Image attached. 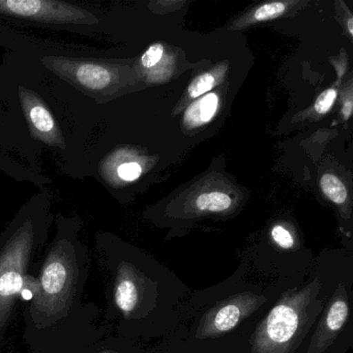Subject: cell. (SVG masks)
Masks as SVG:
<instances>
[{
  "label": "cell",
  "instance_id": "6da1fadb",
  "mask_svg": "<svg viewBox=\"0 0 353 353\" xmlns=\"http://www.w3.org/2000/svg\"><path fill=\"white\" fill-rule=\"evenodd\" d=\"M90 270L92 258L76 233L61 231L30 279L19 353H86L102 340L98 307L84 299Z\"/></svg>",
  "mask_w": 353,
  "mask_h": 353
},
{
  "label": "cell",
  "instance_id": "7a4b0ae2",
  "mask_svg": "<svg viewBox=\"0 0 353 353\" xmlns=\"http://www.w3.org/2000/svg\"><path fill=\"white\" fill-rule=\"evenodd\" d=\"M40 243L32 219H26L0 241V350L26 289Z\"/></svg>",
  "mask_w": 353,
  "mask_h": 353
},
{
  "label": "cell",
  "instance_id": "3957f363",
  "mask_svg": "<svg viewBox=\"0 0 353 353\" xmlns=\"http://www.w3.org/2000/svg\"><path fill=\"white\" fill-rule=\"evenodd\" d=\"M312 287L288 295L268 314L255 334L254 352L289 353L313 322Z\"/></svg>",
  "mask_w": 353,
  "mask_h": 353
},
{
  "label": "cell",
  "instance_id": "277c9868",
  "mask_svg": "<svg viewBox=\"0 0 353 353\" xmlns=\"http://www.w3.org/2000/svg\"><path fill=\"white\" fill-rule=\"evenodd\" d=\"M42 63L59 77L96 100L100 94L109 92L115 82L112 68L100 61L47 57Z\"/></svg>",
  "mask_w": 353,
  "mask_h": 353
},
{
  "label": "cell",
  "instance_id": "5b68a950",
  "mask_svg": "<svg viewBox=\"0 0 353 353\" xmlns=\"http://www.w3.org/2000/svg\"><path fill=\"white\" fill-rule=\"evenodd\" d=\"M0 14L53 24H86L99 22L82 8L53 0H0Z\"/></svg>",
  "mask_w": 353,
  "mask_h": 353
},
{
  "label": "cell",
  "instance_id": "8992f818",
  "mask_svg": "<svg viewBox=\"0 0 353 353\" xmlns=\"http://www.w3.org/2000/svg\"><path fill=\"white\" fill-rule=\"evenodd\" d=\"M19 99L32 137L48 145L65 150L61 130L42 99L22 86L19 88Z\"/></svg>",
  "mask_w": 353,
  "mask_h": 353
},
{
  "label": "cell",
  "instance_id": "52a82bcc",
  "mask_svg": "<svg viewBox=\"0 0 353 353\" xmlns=\"http://www.w3.org/2000/svg\"><path fill=\"white\" fill-rule=\"evenodd\" d=\"M260 303L252 295L234 297L228 303L219 305L203 318L204 325H200L199 334L206 338L232 330L239 324V320L250 315Z\"/></svg>",
  "mask_w": 353,
  "mask_h": 353
},
{
  "label": "cell",
  "instance_id": "ba28073f",
  "mask_svg": "<svg viewBox=\"0 0 353 353\" xmlns=\"http://www.w3.org/2000/svg\"><path fill=\"white\" fill-rule=\"evenodd\" d=\"M112 270L113 305L123 318L129 319L135 313L141 297L137 270L130 262L119 261Z\"/></svg>",
  "mask_w": 353,
  "mask_h": 353
},
{
  "label": "cell",
  "instance_id": "9c48e42d",
  "mask_svg": "<svg viewBox=\"0 0 353 353\" xmlns=\"http://www.w3.org/2000/svg\"><path fill=\"white\" fill-rule=\"evenodd\" d=\"M344 297L336 299L330 305L325 319H324L323 325L320 330V336H317L316 350H319L320 345H323L322 350L327 345H330V338L336 336V332L342 328L346 322L347 317H348V303Z\"/></svg>",
  "mask_w": 353,
  "mask_h": 353
},
{
  "label": "cell",
  "instance_id": "30bf717a",
  "mask_svg": "<svg viewBox=\"0 0 353 353\" xmlns=\"http://www.w3.org/2000/svg\"><path fill=\"white\" fill-rule=\"evenodd\" d=\"M218 103V96L212 92L194 102L185 111V123L187 127H198L208 123L216 113Z\"/></svg>",
  "mask_w": 353,
  "mask_h": 353
},
{
  "label": "cell",
  "instance_id": "8fae6325",
  "mask_svg": "<svg viewBox=\"0 0 353 353\" xmlns=\"http://www.w3.org/2000/svg\"><path fill=\"white\" fill-rule=\"evenodd\" d=\"M231 198L221 192L202 194L196 200V206L200 210L208 212H223L230 208Z\"/></svg>",
  "mask_w": 353,
  "mask_h": 353
},
{
  "label": "cell",
  "instance_id": "7c38bea8",
  "mask_svg": "<svg viewBox=\"0 0 353 353\" xmlns=\"http://www.w3.org/2000/svg\"><path fill=\"white\" fill-rule=\"evenodd\" d=\"M324 195L336 204H342L347 199V190L342 181L332 174H324L320 181Z\"/></svg>",
  "mask_w": 353,
  "mask_h": 353
},
{
  "label": "cell",
  "instance_id": "4fadbf2b",
  "mask_svg": "<svg viewBox=\"0 0 353 353\" xmlns=\"http://www.w3.org/2000/svg\"><path fill=\"white\" fill-rule=\"evenodd\" d=\"M214 76L208 73L202 74V75L196 77L195 79L193 80V82L190 84L188 92H189L191 98L196 99L205 94V92H210L212 86H214Z\"/></svg>",
  "mask_w": 353,
  "mask_h": 353
},
{
  "label": "cell",
  "instance_id": "5bb4252c",
  "mask_svg": "<svg viewBox=\"0 0 353 353\" xmlns=\"http://www.w3.org/2000/svg\"><path fill=\"white\" fill-rule=\"evenodd\" d=\"M285 9H286V7L283 3H268V5L262 6L259 9L256 10L254 18L257 21L274 19V18H278L279 16L282 15Z\"/></svg>",
  "mask_w": 353,
  "mask_h": 353
},
{
  "label": "cell",
  "instance_id": "9a60e30c",
  "mask_svg": "<svg viewBox=\"0 0 353 353\" xmlns=\"http://www.w3.org/2000/svg\"><path fill=\"white\" fill-rule=\"evenodd\" d=\"M142 169L138 163H123L117 168L119 179L125 181H133L141 175Z\"/></svg>",
  "mask_w": 353,
  "mask_h": 353
},
{
  "label": "cell",
  "instance_id": "2e32d148",
  "mask_svg": "<svg viewBox=\"0 0 353 353\" xmlns=\"http://www.w3.org/2000/svg\"><path fill=\"white\" fill-rule=\"evenodd\" d=\"M336 98V92L334 90H327L322 92L315 103V110L319 114H325L332 108Z\"/></svg>",
  "mask_w": 353,
  "mask_h": 353
},
{
  "label": "cell",
  "instance_id": "e0dca14e",
  "mask_svg": "<svg viewBox=\"0 0 353 353\" xmlns=\"http://www.w3.org/2000/svg\"><path fill=\"white\" fill-rule=\"evenodd\" d=\"M163 53H164V47L161 44H154L148 48V50L144 53L141 59L142 65L145 68H152L161 61Z\"/></svg>",
  "mask_w": 353,
  "mask_h": 353
},
{
  "label": "cell",
  "instance_id": "ac0fdd59",
  "mask_svg": "<svg viewBox=\"0 0 353 353\" xmlns=\"http://www.w3.org/2000/svg\"><path fill=\"white\" fill-rule=\"evenodd\" d=\"M272 239L280 247L289 249L293 245V239L288 230L282 226H274L272 231Z\"/></svg>",
  "mask_w": 353,
  "mask_h": 353
},
{
  "label": "cell",
  "instance_id": "d6986e66",
  "mask_svg": "<svg viewBox=\"0 0 353 353\" xmlns=\"http://www.w3.org/2000/svg\"><path fill=\"white\" fill-rule=\"evenodd\" d=\"M352 100H351V99H348V100L345 101L342 109L343 117H344L345 119H348L349 117H351V113H352Z\"/></svg>",
  "mask_w": 353,
  "mask_h": 353
},
{
  "label": "cell",
  "instance_id": "ffe728a7",
  "mask_svg": "<svg viewBox=\"0 0 353 353\" xmlns=\"http://www.w3.org/2000/svg\"><path fill=\"white\" fill-rule=\"evenodd\" d=\"M352 26H353L352 19H349V21H348V28H349V32H350L351 36H352V34H353Z\"/></svg>",
  "mask_w": 353,
  "mask_h": 353
}]
</instances>
